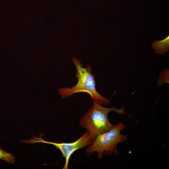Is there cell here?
<instances>
[{"mask_svg": "<svg viewBox=\"0 0 169 169\" xmlns=\"http://www.w3.org/2000/svg\"><path fill=\"white\" fill-rule=\"evenodd\" d=\"M72 60L76 68V77L78 78L77 84L71 87L61 88L58 90L62 98L70 97L74 94L83 92L89 94L91 96L94 104L109 105L110 100L102 96L96 90L95 77L92 74V68L88 64L86 67L83 66L79 60L74 57Z\"/></svg>", "mask_w": 169, "mask_h": 169, "instance_id": "6da1fadb", "label": "cell"}, {"mask_svg": "<svg viewBox=\"0 0 169 169\" xmlns=\"http://www.w3.org/2000/svg\"><path fill=\"white\" fill-rule=\"evenodd\" d=\"M111 111L120 114H126L124 107L120 109H117L116 107L107 108L100 104H94L79 120L80 125L87 129L93 141L99 135L113 127L108 116V113Z\"/></svg>", "mask_w": 169, "mask_h": 169, "instance_id": "7a4b0ae2", "label": "cell"}, {"mask_svg": "<svg viewBox=\"0 0 169 169\" xmlns=\"http://www.w3.org/2000/svg\"><path fill=\"white\" fill-rule=\"evenodd\" d=\"M125 128V125L120 122L114 125L110 130L99 135L94 140L92 144L86 148L87 155L96 152L98 153V159L102 158L103 155L108 156L113 153L117 155L118 144L124 142L127 139V135L120 133L121 131Z\"/></svg>", "mask_w": 169, "mask_h": 169, "instance_id": "3957f363", "label": "cell"}, {"mask_svg": "<svg viewBox=\"0 0 169 169\" xmlns=\"http://www.w3.org/2000/svg\"><path fill=\"white\" fill-rule=\"evenodd\" d=\"M21 142L32 144L42 143L54 145L62 153L63 157L65 158V162L63 169H68L70 158L73 154L77 150L88 146L92 144L93 140L90 137L88 132L85 133L75 141L70 143H57L45 141L41 137L33 136L30 139L20 141Z\"/></svg>", "mask_w": 169, "mask_h": 169, "instance_id": "277c9868", "label": "cell"}, {"mask_svg": "<svg viewBox=\"0 0 169 169\" xmlns=\"http://www.w3.org/2000/svg\"><path fill=\"white\" fill-rule=\"evenodd\" d=\"M151 46L156 53L160 54H164L169 50V36L162 40H156L152 43Z\"/></svg>", "mask_w": 169, "mask_h": 169, "instance_id": "5b68a950", "label": "cell"}, {"mask_svg": "<svg viewBox=\"0 0 169 169\" xmlns=\"http://www.w3.org/2000/svg\"><path fill=\"white\" fill-rule=\"evenodd\" d=\"M0 159L8 163L13 164L15 162V157L12 153L6 152L0 147Z\"/></svg>", "mask_w": 169, "mask_h": 169, "instance_id": "8992f818", "label": "cell"}]
</instances>
